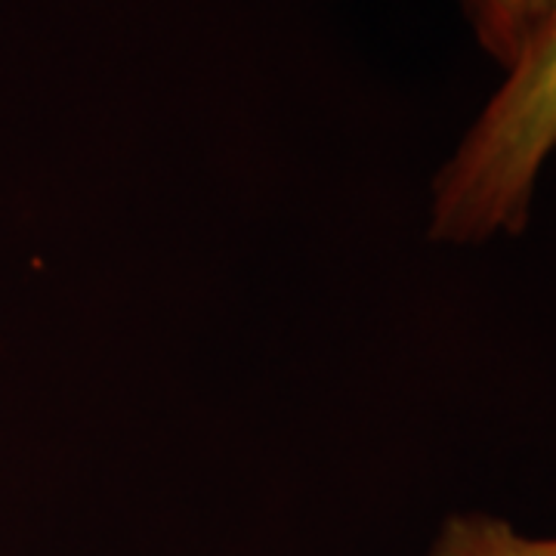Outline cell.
Instances as JSON below:
<instances>
[{"instance_id": "1", "label": "cell", "mask_w": 556, "mask_h": 556, "mask_svg": "<svg viewBox=\"0 0 556 556\" xmlns=\"http://www.w3.org/2000/svg\"><path fill=\"white\" fill-rule=\"evenodd\" d=\"M554 152L556 7L442 164L433 182L430 236L448 244H479L522 232L538 177Z\"/></svg>"}, {"instance_id": "2", "label": "cell", "mask_w": 556, "mask_h": 556, "mask_svg": "<svg viewBox=\"0 0 556 556\" xmlns=\"http://www.w3.org/2000/svg\"><path fill=\"white\" fill-rule=\"evenodd\" d=\"M460 7L482 50L507 72L554 13L556 0H460Z\"/></svg>"}, {"instance_id": "3", "label": "cell", "mask_w": 556, "mask_h": 556, "mask_svg": "<svg viewBox=\"0 0 556 556\" xmlns=\"http://www.w3.org/2000/svg\"><path fill=\"white\" fill-rule=\"evenodd\" d=\"M430 556H556V538L522 535L489 514H457L442 522Z\"/></svg>"}]
</instances>
